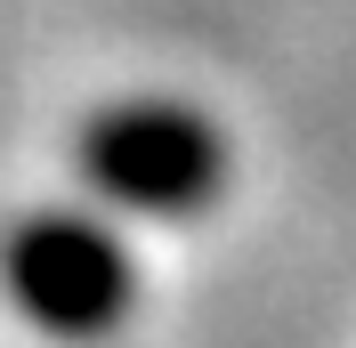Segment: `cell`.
Listing matches in <instances>:
<instances>
[{"mask_svg": "<svg viewBox=\"0 0 356 348\" xmlns=\"http://www.w3.org/2000/svg\"><path fill=\"white\" fill-rule=\"evenodd\" d=\"M81 162L130 211H195L219 187V130L170 97H130L81 130Z\"/></svg>", "mask_w": 356, "mask_h": 348, "instance_id": "7a4b0ae2", "label": "cell"}, {"mask_svg": "<svg viewBox=\"0 0 356 348\" xmlns=\"http://www.w3.org/2000/svg\"><path fill=\"white\" fill-rule=\"evenodd\" d=\"M0 283H8V308H24L41 332L89 340V332H106L122 316V300H130V260H122V243L97 219L41 211V219H24V227H8Z\"/></svg>", "mask_w": 356, "mask_h": 348, "instance_id": "6da1fadb", "label": "cell"}]
</instances>
